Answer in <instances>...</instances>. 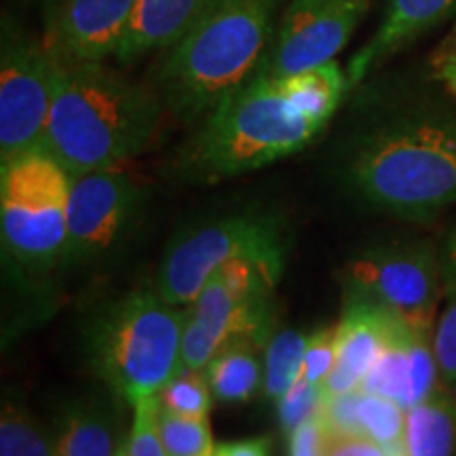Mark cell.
Listing matches in <instances>:
<instances>
[{
  "instance_id": "cell-8",
  "label": "cell",
  "mask_w": 456,
  "mask_h": 456,
  "mask_svg": "<svg viewBox=\"0 0 456 456\" xmlns=\"http://www.w3.org/2000/svg\"><path fill=\"white\" fill-rule=\"evenodd\" d=\"M289 232L279 212L248 208L186 228L165 249L155 288L175 306H191L216 269L228 260L256 258L285 266Z\"/></svg>"
},
{
  "instance_id": "cell-21",
  "label": "cell",
  "mask_w": 456,
  "mask_h": 456,
  "mask_svg": "<svg viewBox=\"0 0 456 456\" xmlns=\"http://www.w3.org/2000/svg\"><path fill=\"white\" fill-rule=\"evenodd\" d=\"M277 83L285 98L323 127L338 110L346 89L351 87L349 74L342 72L336 60L288 74V77H279Z\"/></svg>"
},
{
  "instance_id": "cell-19",
  "label": "cell",
  "mask_w": 456,
  "mask_h": 456,
  "mask_svg": "<svg viewBox=\"0 0 456 456\" xmlns=\"http://www.w3.org/2000/svg\"><path fill=\"white\" fill-rule=\"evenodd\" d=\"M402 456H456V391L440 389L406 410Z\"/></svg>"
},
{
  "instance_id": "cell-36",
  "label": "cell",
  "mask_w": 456,
  "mask_h": 456,
  "mask_svg": "<svg viewBox=\"0 0 456 456\" xmlns=\"http://www.w3.org/2000/svg\"><path fill=\"white\" fill-rule=\"evenodd\" d=\"M49 3H53V0H49Z\"/></svg>"
},
{
  "instance_id": "cell-22",
  "label": "cell",
  "mask_w": 456,
  "mask_h": 456,
  "mask_svg": "<svg viewBox=\"0 0 456 456\" xmlns=\"http://www.w3.org/2000/svg\"><path fill=\"white\" fill-rule=\"evenodd\" d=\"M442 309L433 330V349L440 366L442 383L456 391V226L440 243Z\"/></svg>"
},
{
  "instance_id": "cell-12",
  "label": "cell",
  "mask_w": 456,
  "mask_h": 456,
  "mask_svg": "<svg viewBox=\"0 0 456 456\" xmlns=\"http://www.w3.org/2000/svg\"><path fill=\"white\" fill-rule=\"evenodd\" d=\"M144 191L118 167L70 175L68 262L100 258L127 235L142 209Z\"/></svg>"
},
{
  "instance_id": "cell-33",
  "label": "cell",
  "mask_w": 456,
  "mask_h": 456,
  "mask_svg": "<svg viewBox=\"0 0 456 456\" xmlns=\"http://www.w3.org/2000/svg\"><path fill=\"white\" fill-rule=\"evenodd\" d=\"M328 433V431H326ZM326 456H393L363 433H328Z\"/></svg>"
},
{
  "instance_id": "cell-17",
  "label": "cell",
  "mask_w": 456,
  "mask_h": 456,
  "mask_svg": "<svg viewBox=\"0 0 456 456\" xmlns=\"http://www.w3.org/2000/svg\"><path fill=\"white\" fill-rule=\"evenodd\" d=\"M55 456H114L121 442L110 399L85 395L70 399L55 416Z\"/></svg>"
},
{
  "instance_id": "cell-25",
  "label": "cell",
  "mask_w": 456,
  "mask_h": 456,
  "mask_svg": "<svg viewBox=\"0 0 456 456\" xmlns=\"http://www.w3.org/2000/svg\"><path fill=\"white\" fill-rule=\"evenodd\" d=\"M357 425L363 436L372 437L393 456H402L406 410L391 399L357 391Z\"/></svg>"
},
{
  "instance_id": "cell-27",
  "label": "cell",
  "mask_w": 456,
  "mask_h": 456,
  "mask_svg": "<svg viewBox=\"0 0 456 456\" xmlns=\"http://www.w3.org/2000/svg\"><path fill=\"white\" fill-rule=\"evenodd\" d=\"M157 397L159 406L169 412L191 419H209L214 393L205 370H178L157 393Z\"/></svg>"
},
{
  "instance_id": "cell-34",
  "label": "cell",
  "mask_w": 456,
  "mask_h": 456,
  "mask_svg": "<svg viewBox=\"0 0 456 456\" xmlns=\"http://www.w3.org/2000/svg\"><path fill=\"white\" fill-rule=\"evenodd\" d=\"M273 454V437L256 436L245 437V440L222 442L214 448L212 456H271Z\"/></svg>"
},
{
  "instance_id": "cell-2",
  "label": "cell",
  "mask_w": 456,
  "mask_h": 456,
  "mask_svg": "<svg viewBox=\"0 0 456 456\" xmlns=\"http://www.w3.org/2000/svg\"><path fill=\"white\" fill-rule=\"evenodd\" d=\"M163 108L155 87L104 61L60 64L43 151L70 175L118 167L151 144Z\"/></svg>"
},
{
  "instance_id": "cell-30",
  "label": "cell",
  "mask_w": 456,
  "mask_h": 456,
  "mask_svg": "<svg viewBox=\"0 0 456 456\" xmlns=\"http://www.w3.org/2000/svg\"><path fill=\"white\" fill-rule=\"evenodd\" d=\"M336 366V332L334 328H322L309 336L305 351L302 376L313 385L322 387Z\"/></svg>"
},
{
  "instance_id": "cell-31",
  "label": "cell",
  "mask_w": 456,
  "mask_h": 456,
  "mask_svg": "<svg viewBox=\"0 0 456 456\" xmlns=\"http://www.w3.org/2000/svg\"><path fill=\"white\" fill-rule=\"evenodd\" d=\"M431 78L456 102V21L429 60Z\"/></svg>"
},
{
  "instance_id": "cell-23",
  "label": "cell",
  "mask_w": 456,
  "mask_h": 456,
  "mask_svg": "<svg viewBox=\"0 0 456 456\" xmlns=\"http://www.w3.org/2000/svg\"><path fill=\"white\" fill-rule=\"evenodd\" d=\"M309 336L298 330H275L265 345V393L269 399H277L288 393L296 380L302 376L305 351Z\"/></svg>"
},
{
  "instance_id": "cell-1",
  "label": "cell",
  "mask_w": 456,
  "mask_h": 456,
  "mask_svg": "<svg viewBox=\"0 0 456 456\" xmlns=\"http://www.w3.org/2000/svg\"><path fill=\"white\" fill-rule=\"evenodd\" d=\"M345 191L376 212L433 220L456 203V108L403 106L353 134L340 157Z\"/></svg>"
},
{
  "instance_id": "cell-15",
  "label": "cell",
  "mask_w": 456,
  "mask_h": 456,
  "mask_svg": "<svg viewBox=\"0 0 456 456\" xmlns=\"http://www.w3.org/2000/svg\"><path fill=\"white\" fill-rule=\"evenodd\" d=\"M442 385L433 336L416 332L402 322L383 355L362 380L359 391L387 397L410 410L431 397Z\"/></svg>"
},
{
  "instance_id": "cell-16",
  "label": "cell",
  "mask_w": 456,
  "mask_h": 456,
  "mask_svg": "<svg viewBox=\"0 0 456 456\" xmlns=\"http://www.w3.org/2000/svg\"><path fill=\"white\" fill-rule=\"evenodd\" d=\"M456 17V0H389L383 21L349 61V85L357 87L410 43Z\"/></svg>"
},
{
  "instance_id": "cell-14",
  "label": "cell",
  "mask_w": 456,
  "mask_h": 456,
  "mask_svg": "<svg viewBox=\"0 0 456 456\" xmlns=\"http://www.w3.org/2000/svg\"><path fill=\"white\" fill-rule=\"evenodd\" d=\"M402 319L370 300L345 289L342 315L336 332V366L323 385V395H346L359 391L374 363L383 355Z\"/></svg>"
},
{
  "instance_id": "cell-4",
  "label": "cell",
  "mask_w": 456,
  "mask_h": 456,
  "mask_svg": "<svg viewBox=\"0 0 456 456\" xmlns=\"http://www.w3.org/2000/svg\"><path fill=\"white\" fill-rule=\"evenodd\" d=\"M323 129L285 98L277 78L256 72L197 125L175 171L205 184L235 178L300 152Z\"/></svg>"
},
{
  "instance_id": "cell-29",
  "label": "cell",
  "mask_w": 456,
  "mask_h": 456,
  "mask_svg": "<svg viewBox=\"0 0 456 456\" xmlns=\"http://www.w3.org/2000/svg\"><path fill=\"white\" fill-rule=\"evenodd\" d=\"M159 397L148 395L134 403V419L127 431L129 456H167L157 427Z\"/></svg>"
},
{
  "instance_id": "cell-35",
  "label": "cell",
  "mask_w": 456,
  "mask_h": 456,
  "mask_svg": "<svg viewBox=\"0 0 456 456\" xmlns=\"http://www.w3.org/2000/svg\"><path fill=\"white\" fill-rule=\"evenodd\" d=\"M114 456H129V446H127V431H123V437L121 442H118V448Z\"/></svg>"
},
{
  "instance_id": "cell-26",
  "label": "cell",
  "mask_w": 456,
  "mask_h": 456,
  "mask_svg": "<svg viewBox=\"0 0 456 456\" xmlns=\"http://www.w3.org/2000/svg\"><path fill=\"white\" fill-rule=\"evenodd\" d=\"M157 427L167 456L214 454L216 444L209 429V419H191V416L174 414L159 406Z\"/></svg>"
},
{
  "instance_id": "cell-11",
  "label": "cell",
  "mask_w": 456,
  "mask_h": 456,
  "mask_svg": "<svg viewBox=\"0 0 456 456\" xmlns=\"http://www.w3.org/2000/svg\"><path fill=\"white\" fill-rule=\"evenodd\" d=\"M374 0H292L277 21L260 70L269 77L326 64L345 49Z\"/></svg>"
},
{
  "instance_id": "cell-10",
  "label": "cell",
  "mask_w": 456,
  "mask_h": 456,
  "mask_svg": "<svg viewBox=\"0 0 456 456\" xmlns=\"http://www.w3.org/2000/svg\"><path fill=\"white\" fill-rule=\"evenodd\" d=\"M60 61L11 17L0 34V163L41 151Z\"/></svg>"
},
{
  "instance_id": "cell-28",
  "label": "cell",
  "mask_w": 456,
  "mask_h": 456,
  "mask_svg": "<svg viewBox=\"0 0 456 456\" xmlns=\"http://www.w3.org/2000/svg\"><path fill=\"white\" fill-rule=\"evenodd\" d=\"M323 389L322 387L309 383L305 376H300L296 383L289 387L288 393H283L277 399V420L285 436H289L294 429H298L302 423L313 419L322 408Z\"/></svg>"
},
{
  "instance_id": "cell-6",
  "label": "cell",
  "mask_w": 456,
  "mask_h": 456,
  "mask_svg": "<svg viewBox=\"0 0 456 456\" xmlns=\"http://www.w3.org/2000/svg\"><path fill=\"white\" fill-rule=\"evenodd\" d=\"M283 266L256 258L228 260L212 273L188 309L180 370H205L228 340L265 346L275 332V288Z\"/></svg>"
},
{
  "instance_id": "cell-7",
  "label": "cell",
  "mask_w": 456,
  "mask_h": 456,
  "mask_svg": "<svg viewBox=\"0 0 456 456\" xmlns=\"http://www.w3.org/2000/svg\"><path fill=\"white\" fill-rule=\"evenodd\" d=\"M70 174L47 151L0 163V235L17 265L49 271L66 260Z\"/></svg>"
},
{
  "instance_id": "cell-20",
  "label": "cell",
  "mask_w": 456,
  "mask_h": 456,
  "mask_svg": "<svg viewBox=\"0 0 456 456\" xmlns=\"http://www.w3.org/2000/svg\"><path fill=\"white\" fill-rule=\"evenodd\" d=\"M262 346L248 338L228 340L205 366L214 399L222 403H243L254 399L265 387V362H260Z\"/></svg>"
},
{
  "instance_id": "cell-18",
  "label": "cell",
  "mask_w": 456,
  "mask_h": 456,
  "mask_svg": "<svg viewBox=\"0 0 456 456\" xmlns=\"http://www.w3.org/2000/svg\"><path fill=\"white\" fill-rule=\"evenodd\" d=\"M214 0H138L117 60L134 64L152 51L169 49Z\"/></svg>"
},
{
  "instance_id": "cell-32",
  "label": "cell",
  "mask_w": 456,
  "mask_h": 456,
  "mask_svg": "<svg viewBox=\"0 0 456 456\" xmlns=\"http://www.w3.org/2000/svg\"><path fill=\"white\" fill-rule=\"evenodd\" d=\"M326 427L317 412L298 429L289 433L288 456H326Z\"/></svg>"
},
{
  "instance_id": "cell-3",
  "label": "cell",
  "mask_w": 456,
  "mask_h": 456,
  "mask_svg": "<svg viewBox=\"0 0 456 456\" xmlns=\"http://www.w3.org/2000/svg\"><path fill=\"white\" fill-rule=\"evenodd\" d=\"M279 4L281 0H214L165 49L155 91L178 121L197 127L260 70L277 30Z\"/></svg>"
},
{
  "instance_id": "cell-9",
  "label": "cell",
  "mask_w": 456,
  "mask_h": 456,
  "mask_svg": "<svg viewBox=\"0 0 456 456\" xmlns=\"http://www.w3.org/2000/svg\"><path fill=\"white\" fill-rule=\"evenodd\" d=\"M345 289L368 296L416 332L431 334L442 309L440 243L393 239L370 243L346 260Z\"/></svg>"
},
{
  "instance_id": "cell-13",
  "label": "cell",
  "mask_w": 456,
  "mask_h": 456,
  "mask_svg": "<svg viewBox=\"0 0 456 456\" xmlns=\"http://www.w3.org/2000/svg\"><path fill=\"white\" fill-rule=\"evenodd\" d=\"M138 0H53L43 41L60 64L117 55Z\"/></svg>"
},
{
  "instance_id": "cell-24",
  "label": "cell",
  "mask_w": 456,
  "mask_h": 456,
  "mask_svg": "<svg viewBox=\"0 0 456 456\" xmlns=\"http://www.w3.org/2000/svg\"><path fill=\"white\" fill-rule=\"evenodd\" d=\"M0 456H55L51 431L9 397L0 412Z\"/></svg>"
},
{
  "instance_id": "cell-5",
  "label": "cell",
  "mask_w": 456,
  "mask_h": 456,
  "mask_svg": "<svg viewBox=\"0 0 456 456\" xmlns=\"http://www.w3.org/2000/svg\"><path fill=\"white\" fill-rule=\"evenodd\" d=\"M188 309L144 285L94 313L85 328V349L95 376L134 406L157 395L180 370Z\"/></svg>"
}]
</instances>
